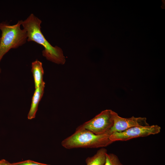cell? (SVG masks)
I'll list each match as a JSON object with an SVG mask.
<instances>
[{
  "label": "cell",
  "mask_w": 165,
  "mask_h": 165,
  "mask_svg": "<svg viewBox=\"0 0 165 165\" xmlns=\"http://www.w3.org/2000/svg\"><path fill=\"white\" fill-rule=\"evenodd\" d=\"M41 20L33 13L22 20L21 25L27 32V41L42 46L44 49L42 55L47 60L57 64H64L65 57L62 50L57 46H53L46 39L41 31Z\"/></svg>",
  "instance_id": "1"
},
{
  "label": "cell",
  "mask_w": 165,
  "mask_h": 165,
  "mask_svg": "<svg viewBox=\"0 0 165 165\" xmlns=\"http://www.w3.org/2000/svg\"><path fill=\"white\" fill-rule=\"evenodd\" d=\"M110 130L101 135L95 134L91 131L79 127L75 132L64 139L61 144L67 149L78 148H102L106 147L113 142L109 139Z\"/></svg>",
  "instance_id": "2"
},
{
  "label": "cell",
  "mask_w": 165,
  "mask_h": 165,
  "mask_svg": "<svg viewBox=\"0 0 165 165\" xmlns=\"http://www.w3.org/2000/svg\"><path fill=\"white\" fill-rule=\"evenodd\" d=\"M22 20L13 25L6 22L0 23L2 31L0 38V61L4 55L11 49H16L24 44L27 41L26 31L21 29Z\"/></svg>",
  "instance_id": "3"
},
{
  "label": "cell",
  "mask_w": 165,
  "mask_h": 165,
  "mask_svg": "<svg viewBox=\"0 0 165 165\" xmlns=\"http://www.w3.org/2000/svg\"><path fill=\"white\" fill-rule=\"evenodd\" d=\"M113 111L106 109L101 112L94 118L79 126L97 135L108 132L113 126Z\"/></svg>",
  "instance_id": "4"
},
{
  "label": "cell",
  "mask_w": 165,
  "mask_h": 165,
  "mask_svg": "<svg viewBox=\"0 0 165 165\" xmlns=\"http://www.w3.org/2000/svg\"><path fill=\"white\" fill-rule=\"evenodd\" d=\"M161 129L160 127L157 125L135 127L121 132L112 133L110 135L109 139L113 142L126 141L134 138L145 137L158 134Z\"/></svg>",
  "instance_id": "5"
},
{
  "label": "cell",
  "mask_w": 165,
  "mask_h": 165,
  "mask_svg": "<svg viewBox=\"0 0 165 165\" xmlns=\"http://www.w3.org/2000/svg\"><path fill=\"white\" fill-rule=\"evenodd\" d=\"M113 125L110 130L111 134L114 132L123 131L135 127L149 126L145 117H135L133 116L130 118H124L119 116L114 111L113 112Z\"/></svg>",
  "instance_id": "6"
},
{
  "label": "cell",
  "mask_w": 165,
  "mask_h": 165,
  "mask_svg": "<svg viewBox=\"0 0 165 165\" xmlns=\"http://www.w3.org/2000/svg\"><path fill=\"white\" fill-rule=\"evenodd\" d=\"M45 82H43L38 88L35 89L31 100V103L28 118L31 119L34 118L37 112L38 105L44 93Z\"/></svg>",
  "instance_id": "7"
},
{
  "label": "cell",
  "mask_w": 165,
  "mask_h": 165,
  "mask_svg": "<svg viewBox=\"0 0 165 165\" xmlns=\"http://www.w3.org/2000/svg\"><path fill=\"white\" fill-rule=\"evenodd\" d=\"M31 67V71L33 77L35 89L38 87L44 82L43 76L44 72L42 63L38 60H36L32 63Z\"/></svg>",
  "instance_id": "8"
},
{
  "label": "cell",
  "mask_w": 165,
  "mask_h": 165,
  "mask_svg": "<svg viewBox=\"0 0 165 165\" xmlns=\"http://www.w3.org/2000/svg\"><path fill=\"white\" fill-rule=\"evenodd\" d=\"M107 153L106 149L104 148H101L94 156L86 159V165H104Z\"/></svg>",
  "instance_id": "9"
},
{
  "label": "cell",
  "mask_w": 165,
  "mask_h": 165,
  "mask_svg": "<svg viewBox=\"0 0 165 165\" xmlns=\"http://www.w3.org/2000/svg\"><path fill=\"white\" fill-rule=\"evenodd\" d=\"M104 165H123L116 155L112 153H107L106 154V160Z\"/></svg>",
  "instance_id": "10"
},
{
  "label": "cell",
  "mask_w": 165,
  "mask_h": 165,
  "mask_svg": "<svg viewBox=\"0 0 165 165\" xmlns=\"http://www.w3.org/2000/svg\"><path fill=\"white\" fill-rule=\"evenodd\" d=\"M12 165H50L36 162L30 160L12 163Z\"/></svg>",
  "instance_id": "11"
},
{
  "label": "cell",
  "mask_w": 165,
  "mask_h": 165,
  "mask_svg": "<svg viewBox=\"0 0 165 165\" xmlns=\"http://www.w3.org/2000/svg\"><path fill=\"white\" fill-rule=\"evenodd\" d=\"M0 165H12V164L7 160L2 159L0 160Z\"/></svg>",
  "instance_id": "12"
},
{
  "label": "cell",
  "mask_w": 165,
  "mask_h": 165,
  "mask_svg": "<svg viewBox=\"0 0 165 165\" xmlns=\"http://www.w3.org/2000/svg\"><path fill=\"white\" fill-rule=\"evenodd\" d=\"M1 72V68H0V73Z\"/></svg>",
  "instance_id": "13"
}]
</instances>
